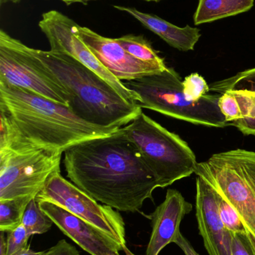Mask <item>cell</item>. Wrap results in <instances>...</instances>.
I'll list each match as a JSON object with an SVG mask.
<instances>
[{
	"mask_svg": "<svg viewBox=\"0 0 255 255\" xmlns=\"http://www.w3.org/2000/svg\"><path fill=\"white\" fill-rule=\"evenodd\" d=\"M67 178L97 202L117 211H139L159 184L124 128L64 151Z\"/></svg>",
	"mask_w": 255,
	"mask_h": 255,
	"instance_id": "cell-1",
	"label": "cell"
},
{
	"mask_svg": "<svg viewBox=\"0 0 255 255\" xmlns=\"http://www.w3.org/2000/svg\"><path fill=\"white\" fill-rule=\"evenodd\" d=\"M0 151L34 148L64 152L120 128L90 124L70 108L0 81Z\"/></svg>",
	"mask_w": 255,
	"mask_h": 255,
	"instance_id": "cell-2",
	"label": "cell"
},
{
	"mask_svg": "<svg viewBox=\"0 0 255 255\" xmlns=\"http://www.w3.org/2000/svg\"><path fill=\"white\" fill-rule=\"evenodd\" d=\"M71 95L70 110L81 119L104 127L122 128L141 113L137 103L123 98L108 82L73 57L27 46Z\"/></svg>",
	"mask_w": 255,
	"mask_h": 255,
	"instance_id": "cell-3",
	"label": "cell"
},
{
	"mask_svg": "<svg viewBox=\"0 0 255 255\" xmlns=\"http://www.w3.org/2000/svg\"><path fill=\"white\" fill-rule=\"evenodd\" d=\"M182 79L175 69L123 82L138 99L141 109H150L167 117L196 125L229 127L219 107L221 94H207L199 102H190L183 92Z\"/></svg>",
	"mask_w": 255,
	"mask_h": 255,
	"instance_id": "cell-4",
	"label": "cell"
},
{
	"mask_svg": "<svg viewBox=\"0 0 255 255\" xmlns=\"http://www.w3.org/2000/svg\"><path fill=\"white\" fill-rule=\"evenodd\" d=\"M124 129L154 173L160 188L195 173L198 162L187 142L143 112Z\"/></svg>",
	"mask_w": 255,
	"mask_h": 255,
	"instance_id": "cell-5",
	"label": "cell"
},
{
	"mask_svg": "<svg viewBox=\"0 0 255 255\" xmlns=\"http://www.w3.org/2000/svg\"><path fill=\"white\" fill-rule=\"evenodd\" d=\"M203 178L235 210L255 242V151L231 150L198 163Z\"/></svg>",
	"mask_w": 255,
	"mask_h": 255,
	"instance_id": "cell-6",
	"label": "cell"
},
{
	"mask_svg": "<svg viewBox=\"0 0 255 255\" xmlns=\"http://www.w3.org/2000/svg\"><path fill=\"white\" fill-rule=\"evenodd\" d=\"M0 81L69 107L71 95L27 46L0 31Z\"/></svg>",
	"mask_w": 255,
	"mask_h": 255,
	"instance_id": "cell-7",
	"label": "cell"
},
{
	"mask_svg": "<svg viewBox=\"0 0 255 255\" xmlns=\"http://www.w3.org/2000/svg\"><path fill=\"white\" fill-rule=\"evenodd\" d=\"M62 153L43 148L0 151V201L36 197L52 174L61 172Z\"/></svg>",
	"mask_w": 255,
	"mask_h": 255,
	"instance_id": "cell-8",
	"label": "cell"
},
{
	"mask_svg": "<svg viewBox=\"0 0 255 255\" xmlns=\"http://www.w3.org/2000/svg\"><path fill=\"white\" fill-rule=\"evenodd\" d=\"M36 200L58 205L81 220L97 228L115 241L123 251L126 247L125 223L119 212L97 201L83 190L67 181L61 172L52 174Z\"/></svg>",
	"mask_w": 255,
	"mask_h": 255,
	"instance_id": "cell-9",
	"label": "cell"
},
{
	"mask_svg": "<svg viewBox=\"0 0 255 255\" xmlns=\"http://www.w3.org/2000/svg\"><path fill=\"white\" fill-rule=\"evenodd\" d=\"M73 22L68 16L55 10L42 14L38 25L49 41L50 51L73 57L104 79L123 98L137 103V97L98 61L89 48L73 32Z\"/></svg>",
	"mask_w": 255,
	"mask_h": 255,
	"instance_id": "cell-10",
	"label": "cell"
},
{
	"mask_svg": "<svg viewBox=\"0 0 255 255\" xmlns=\"http://www.w3.org/2000/svg\"><path fill=\"white\" fill-rule=\"evenodd\" d=\"M73 32L89 48L98 61L118 80L131 81L164 71L132 56L117 41L73 22Z\"/></svg>",
	"mask_w": 255,
	"mask_h": 255,
	"instance_id": "cell-11",
	"label": "cell"
},
{
	"mask_svg": "<svg viewBox=\"0 0 255 255\" xmlns=\"http://www.w3.org/2000/svg\"><path fill=\"white\" fill-rule=\"evenodd\" d=\"M196 211L199 234L208 255H232V234L220 219L215 190L198 175Z\"/></svg>",
	"mask_w": 255,
	"mask_h": 255,
	"instance_id": "cell-12",
	"label": "cell"
},
{
	"mask_svg": "<svg viewBox=\"0 0 255 255\" xmlns=\"http://www.w3.org/2000/svg\"><path fill=\"white\" fill-rule=\"evenodd\" d=\"M40 209L61 232L91 255H120L122 249L103 232L55 204L38 201Z\"/></svg>",
	"mask_w": 255,
	"mask_h": 255,
	"instance_id": "cell-13",
	"label": "cell"
},
{
	"mask_svg": "<svg viewBox=\"0 0 255 255\" xmlns=\"http://www.w3.org/2000/svg\"><path fill=\"white\" fill-rule=\"evenodd\" d=\"M193 211V205L178 190L169 189L166 198L150 215L152 226L146 255H159L169 244L176 241L181 222Z\"/></svg>",
	"mask_w": 255,
	"mask_h": 255,
	"instance_id": "cell-14",
	"label": "cell"
},
{
	"mask_svg": "<svg viewBox=\"0 0 255 255\" xmlns=\"http://www.w3.org/2000/svg\"><path fill=\"white\" fill-rule=\"evenodd\" d=\"M210 91L222 94L232 91L241 106L243 119L231 122L244 134L255 136V67L217 81L209 85Z\"/></svg>",
	"mask_w": 255,
	"mask_h": 255,
	"instance_id": "cell-15",
	"label": "cell"
},
{
	"mask_svg": "<svg viewBox=\"0 0 255 255\" xmlns=\"http://www.w3.org/2000/svg\"><path fill=\"white\" fill-rule=\"evenodd\" d=\"M113 7L131 15L169 46L178 50L183 52L193 50L200 39L201 32L199 28L188 25L181 28L156 15L144 13L135 7L122 5H113Z\"/></svg>",
	"mask_w": 255,
	"mask_h": 255,
	"instance_id": "cell-16",
	"label": "cell"
},
{
	"mask_svg": "<svg viewBox=\"0 0 255 255\" xmlns=\"http://www.w3.org/2000/svg\"><path fill=\"white\" fill-rule=\"evenodd\" d=\"M255 0H199L193 19L195 25L208 23L249 11Z\"/></svg>",
	"mask_w": 255,
	"mask_h": 255,
	"instance_id": "cell-17",
	"label": "cell"
},
{
	"mask_svg": "<svg viewBox=\"0 0 255 255\" xmlns=\"http://www.w3.org/2000/svg\"><path fill=\"white\" fill-rule=\"evenodd\" d=\"M116 40L134 58L144 62L154 64L163 70L168 68L164 58L159 55L158 52L153 48L151 42L147 40L142 34H127L119 38H116Z\"/></svg>",
	"mask_w": 255,
	"mask_h": 255,
	"instance_id": "cell-18",
	"label": "cell"
},
{
	"mask_svg": "<svg viewBox=\"0 0 255 255\" xmlns=\"http://www.w3.org/2000/svg\"><path fill=\"white\" fill-rule=\"evenodd\" d=\"M32 196L14 198L0 201V232H7L22 224V217L27 205Z\"/></svg>",
	"mask_w": 255,
	"mask_h": 255,
	"instance_id": "cell-19",
	"label": "cell"
},
{
	"mask_svg": "<svg viewBox=\"0 0 255 255\" xmlns=\"http://www.w3.org/2000/svg\"><path fill=\"white\" fill-rule=\"evenodd\" d=\"M53 222L40 209L38 202L33 198L27 205L22 217V224L31 236L46 233Z\"/></svg>",
	"mask_w": 255,
	"mask_h": 255,
	"instance_id": "cell-20",
	"label": "cell"
},
{
	"mask_svg": "<svg viewBox=\"0 0 255 255\" xmlns=\"http://www.w3.org/2000/svg\"><path fill=\"white\" fill-rule=\"evenodd\" d=\"M216 194H217L219 214L225 227L231 233L247 232L244 223L241 221L239 215L237 214L235 210L220 193L216 191Z\"/></svg>",
	"mask_w": 255,
	"mask_h": 255,
	"instance_id": "cell-21",
	"label": "cell"
},
{
	"mask_svg": "<svg viewBox=\"0 0 255 255\" xmlns=\"http://www.w3.org/2000/svg\"><path fill=\"white\" fill-rule=\"evenodd\" d=\"M183 92L190 102H199L210 92V86L199 73H192L182 82Z\"/></svg>",
	"mask_w": 255,
	"mask_h": 255,
	"instance_id": "cell-22",
	"label": "cell"
},
{
	"mask_svg": "<svg viewBox=\"0 0 255 255\" xmlns=\"http://www.w3.org/2000/svg\"><path fill=\"white\" fill-rule=\"evenodd\" d=\"M218 105L220 111L229 124L237 120L243 119L241 106L232 91H227L223 93L220 96Z\"/></svg>",
	"mask_w": 255,
	"mask_h": 255,
	"instance_id": "cell-23",
	"label": "cell"
},
{
	"mask_svg": "<svg viewBox=\"0 0 255 255\" xmlns=\"http://www.w3.org/2000/svg\"><path fill=\"white\" fill-rule=\"evenodd\" d=\"M6 235L7 255H12L27 247L28 245V239L31 237L22 225L10 232H7Z\"/></svg>",
	"mask_w": 255,
	"mask_h": 255,
	"instance_id": "cell-24",
	"label": "cell"
},
{
	"mask_svg": "<svg viewBox=\"0 0 255 255\" xmlns=\"http://www.w3.org/2000/svg\"><path fill=\"white\" fill-rule=\"evenodd\" d=\"M232 234V255H255V242L247 232Z\"/></svg>",
	"mask_w": 255,
	"mask_h": 255,
	"instance_id": "cell-25",
	"label": "cell"
},
{
	"mask_svg": "<svg viewBox=\"0 0 255 255\" xmlns=\"http://www.w3.org/2000/svg\"><path fill=\"white\" fill-rule=\"evenodd\" d=\"M43 255H79V253L76 247L68 244L65 240H61L54 247L45 252Z\"/></svg>",
	"mask_w": 255,
	"mask_h": 255,
	"instance_id": "cell-26",
	"label": "cell"
},
{
	"mask_svg": "<svg viewBox=\"0 0 255 255\" xmlns=\"http://www.w3.org/2000/svg\"><path fill=\"white\" fill-rule=\"evenodd\" d=\"M175 244L181 249L185 255H200L195 250L190 241L181 233L178 235Z\"/></svg>",
	"mask_w": 255,
	"mask_h": 255,
	"instance_id": "cell-27",
	"label": "cell"
},
{
	"mask_svg": "<svg viewBox=\"0 0 255 255\" xmlns=\"http://www.w3.org/2000/svg\"><path fill=\"white\" fill-rule=\"evenodd\" d=\"M44 253L45 252L33 251V250H31V248H30V245L28 244L25 249H22V250L16 252V253L12 255H43Z\"/></svg>",
	"mask_w": 255,
	"mask_h": 255,
	"instance_id": "cell-28",
	"label": "cell"
},
{
	"mask_svg": "<svg viewBox=\"0 0 255 255\" xmlns=\"http://www.w3.org/2000/svg\"><path fill=\"white\" fill-rule=\"evenodd\" d=\"M5 232H0V255H7V241Z\"/></svg>",
	"mask_w": 255,
	"mask_h": 255,
	"instance_id": "cell-29",
	"label": "cell"
},
{
	"mask_svg": "<svg viewBox=\"0 0 255 255\" xmlns=\"http://www.w3.org/2000/svg\"><path fill=\"white\" fill-rule=\"evenodd\" d=\"M20 1L21 0H10V1L13 3H19ZM61 1L65 3L67 5H70V4H74V3H81V4L86 5L89 1H97V0H61Z\"/></svg>",
	"mask_w": 255,
	"mask_h": 255,
	"instance_id": "cell-30",
	"label": "cell"
},
{
	"mask_svg": "<svg viewBox=\"0 0 255 255\" xmlns=\"http://www.w3.org/2000/svg\"><path fill=\"white\" fill-rule=\"evenodd\" d=\"M123 252H124V253H125L126 255H135L134 254H133V253H131V252H130V250H129V249L127 248V246H126V247H124V251Z\"/></svg>",
	"mask_w": 255,
	"mask_h": 255,
	"instance_id": "cell-31",
	"label": "cell"
},
{
	"mask_svg": "<svg viewBox=\"0 0 255 255\" xmlns=\"http://www.w3.org/2000/svg\"><path fill=\"white\" fill-rule=\"evenodd\" d=\"M144 1H156V2H158V1H161V0H144Z\"/></svg>",
	"mask_w": 255,
	"mask_h": 255,
	"instance_id": "cell-32",
	"label": "cell"
}]
</instances>
